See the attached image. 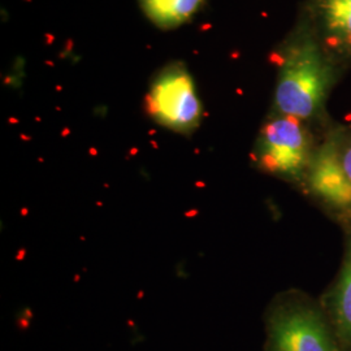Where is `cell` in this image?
<instances>
[{
    "label": "cell",
    "instance_id": "cell-1",
    "mask_svg": "<svg viewBox=\"0 0 351 351\" xmlns=\"http://www.w3.org/2000/svg\"><path fill=\"white\" fill-rule=\"evenodd\" d=\"M277 59L274 112L295 117L326 132L332 125L326 103L345 71L332 60L302 20Z\"/></svg>",
    "mask_w": 351,
    "mask_h": 351
},
{
    "label": "cell",
    "instance_id": "cell-2",
    "mask_svg": "<svg viewBox=\"0 0 351 351\" xmlns=\"http://www.w3.org/2000/svg\"><path fill=\"white\" fill-rule=\"evenodd\" d=\"M265 351H342L320 300L280 294L265 314Z\"/></svg>",
    "mask_w": 351,
    "mask_h": 351
},
{
    "label": "cell",
    "instance_id": "cell-3",
    "mask_svg": "<svg viewBox=\"0 0 351 351\" xmlns=\"http://www.w3.org/2000/svg\"><path fill=\"white\" fill-rule=\"evenodd\" d=\"M324 133L295 117L272 112L259 130L252 159L264 173L302 190Z\"/></svg>",
    "mask_w": 351,
    "mask_h": 351
},
{
    "label": "cell",
    "instance_id": "cell-4",
    "mask_svg": "<svg viewBox=\"0 0 351 351\" xmlns=\"http://www.w3.org/2000/svg\"><path fill=\"white\" fill-rule=\"evenodd\" d=\"M146 111L160 125L177 133H191L199 125L202 104L194 81L182 65H171L152 82Z\"/></svg>",
    "mask_w": 351,
    "mask_h": 351
},
{
    "label": "cell",
    "instance_id": "cell-5",
    "mask_svg": "<svg viewBox=\"0 0 351 351\" xmlns=\"http://www.w3.org/2000/svg\"><path fill=\"white\" fill-rule=\"evenodd\" d=\"M302 191L342 226L351 224V181L339 162L335 124L322 137Z\"/></svg>",
    "mask_w": 351,
    "mask_h": 351
},
{
    "label": "cell",
    "instance_id": "cell-6",
    "mask_svg": "<svg viewBox=\"0 0 351 351\" xmlns=\"http://www.w3.org/2000/svg\"><path fill=\"white\" fill-rule=\"evenodd\" d=\"M302 21L332 60L351 66V0H306Z\"/></svg>",
    "mask_w": 351,
    "mask_h": 351
},
{
    "label": "cell",
    "instance_id": "cell-7",
    "mask_svg": "<svg viewBox=\"0 0 351 351\" xmlns=\"http://www.w3.org/2000/svg\"><path fill=\"white\" fill-rule=\"evenodd\" d=\"M320 302L339 339L341 350L351 351V233L346 232V247L339 275Z\"/></svg>",
    "mask_w": 351,
    "mask_h": 351
},
{
    "label": "cell",
    "instance_id": "cell-8",
    "mask_svg": "<svg viewBox=\"0 0 351 351\" xmlns=\"http://www.w3.org/2000/svg\"><path fill=\"white\" fill-rule=\"evenodd\" d=\"M204 0H141V7L151 21L162 29L182 25L198 12Z\"/></svg>",
    "mask_w": 351,
    "mask_h": 351
},
{
    "label": "cell",
    "instance_id": "cell-9",
    "mask_svg": "<svg viewBox=\"0 0 351 351\" xmlns=\"http://www.w3.org/2000/svg\"><path fill=\"white\" fill-rule=\"evenodd\" d=\"M335 137L337 143L339 162L351 181V125L335 124Z\"/></svg>",
    "mask_w": 351,
    "mask_h": 351
},
{
    "label": "cell",
    "instance_id": "cell-10",
    "mask_svg": "<svg viewBox=\"0 0 351 351\" xmlns=\"http://www.w3.org/2000/svg\"><path fill=\"white\" fill-rule=\"evenodd\" d=\"M343 226V229H345V232H350L351 233V224H345Z\"/></svg>",
    "mask_w": 351,
    "mask_h": 351
}]
</instances>
